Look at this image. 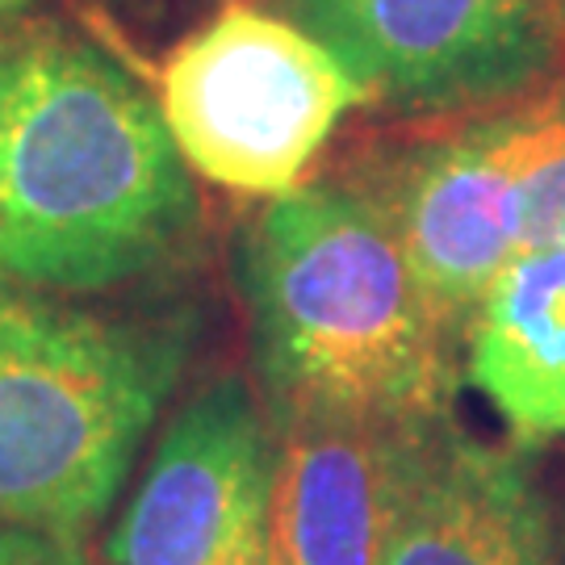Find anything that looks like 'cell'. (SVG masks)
Here are the masks:
<instances>
[{"label": "cell", "mask_w": 565, "mask_h": 565, "mask_svg": "<svg viewBox=\"0 0 565 565\" xmlns=\"http://www.w3.org/2000/svg\"><path fill=\"white\" fill-rule=\"evenodd\" d=\"M562 527L520 448L448 424L390 532L382 565H557Z\"/></svg>", "instance_id": "9"}, {"label": "cell", "mask_w": 565, "mask_h": 565, "mask_svg": "<svg viewBox=\"0 0 565 565\" xmlns=\"http://www.w3.org/2000/svg\"><path fill=\"white\" fill-rule=\"evenodd\" d=\"M9 565H97L84 541H55V536H34Z\"/></svg>", "instance_id": "13"}, {"label": "cell", "mask_w": 565, "mask_h": 565, "mask_svg": "<svg viewBox=\"0 0 565 565\" xmlns=\"http://www.w3.org/2000/svg\"><path fill=\"white\" fill-rule=\"evenodd\" d=\"M452 415H306L273 431L277 565H382L390 532Z\"/></svg>", "instance_id": "7"}, {"label": "cell", "mask_w": 565, "mask_h": 565, "mask_svg": "<svg viewBox=\"0 0 565 565\" xmlns=\"http://www.w3.org/2000/svg\"><path fill=\"white\" fill-rule=\"evenodd\" d=\"M565 243V81L541 93V142L524 177V247Z\"/></svg>", "instance_id": "11"}, {"label": "cell", "mask_w": 565, "mask_h": 565, "mask_svg": "<svg viewBox=\"0 0 565 565\" xmlns=\"http://www.w3.org/2000/svg\"><path fill=\"white\" fill-rule=\"evenodd\" d=\"M557 565H565V536H562V562H557Z\"/></svg>", "instance_id": "16"}, {"label": "cell", "mask_w": 565, "mask_h": 565, "mask_svg": "<svg viewBox=\"0 0 565 565\" xmlns=\"http://www.w3.org/2000/svg\"><path fill=\"white\" fill-rule=\"evenodd\" d=\"M461 343L469 382L515 445L565 440V243L507 264Z\"/></svg>", "instance_id": "10"}, {"label": "cell", "mask_w": 565, "mask_h": 565, "mask_svg": "<svg viewBox=\"0 0 565 565\" xmlns=\"http://www.w3.org/2000/svg\"><path fill=\"white\" fill-rule=\"evenodd\" d=\"M34 541V532H18V527H0V565H9L21 548Z\"/></svg>", "instance_id": "14"}, {"label": "cell", "mask_w": 565, "mask_h": 565, "mask_svg": "<svg viewBox=\"0 0 565 565\" xmlns=\"http://www.w3.org/2000/svg\"><path fill=\"white\" fill-rule=\"evenodd\" d=\"M193 343V315H105L0 277V527L84 541Z\"/></svg>", "instance_id": "3"}, {"label": "cell", "mask_w": 565, "mask_h": 565, "mask_svg": "<svg viewBox=\"0 0 565 565\" xmlns=\"http://www.w3.org/2000/svg\"><path fill=\"white\" fill-rule=\"evenodd\" d=\"M541 142V93L411 139L361 184L382 205L427 302L465 340L469 315L524 252V177Z\"/></svg>", "instance_id": "6"}, {"label": "cell", "mask_w": 565, "mask_h": 565, "mask_svg": "<svg viewBox=\"0 0 565 565\" xmlns=\"http://www.w3.org/2000/svg\"><path fill=\"white\" fill-rule=\"evenodd\" d=\"M156 105L193 177L273 202L369 97L294 18L231 4L163 55Z\"/></svg>", "instance_id": "4"}, {"label": "cell", "mask_w": 565, "mask_h": 565, "mask_svg": "<svg viewBox=\"0 0 565 565\" xmlns=\"http://www.w3.org/2000/svg\"><path fill=\"white\" fill-rule=\"evenodd\" d=\"M268 427L306 415H452L457 335L361 184L273 198L239 243Z\"/></svg>", "instance_id": "2"}, {"label": "cell", "mask_w": 565, "mask_h": 565, "mask_svg": "<svg viewBox=\"0 0 565 565\" xmlns=\"http://www.w3.org/2000/svg\"><path fill=\"white\" fill-rule=\"evenodd\" d=\"M369 105L478 118L565 81V0H285Z\"/></svg>", "instance_id": "5"}, {"label": "cell", "mask_w": 565, "mask_h": 565, "mask_svg": "<svg viewBox=\"0 0 565 565\" xmlns=\"http://www.w3.org/2000/svg\"><path fill=\"white\" fill-rule=\"evenodd\" d=\"M273 482V431L243 377L202 385L142 469L109 532V565H214Z\"/></svg>", "instance_id": "8"}, {"label": "cell", "mask_w": 565, "mask_h": 565, "mask_svg": "<svg viewBox=\"0 0 565 565\" xmlns=\"http://www.w3.org/2000/svg\"><path fill=\"white\" fill-rule=\"evenodd\" d=\"M193 172L135 76L55 18L0 25V277L105 294L181 256Z\"/></svg>", "instance_id": "1"}, {"label": "cell", "mask_w": 565, "mask_h": 565, "mask_svg": "<svg viewBox=\"0 0 565 565\" xmlns=\"http://www.w3.org/2000/svg\"><path fill=\"white\" fill-rule=\"evenodd\" d=\"M30 4H34V0H0V25H4V21H18Z\"/></svg>", "instance_id": "15"}, {"label": "cell", "mask_w": 565, "mask_h": 565, "mask_svg": "<svg viewBox=\"0 0 565 565\" xmlns=\"http://www.w3.org/2000/svg\"><path fill=\"white\" fill-rule=\"evenodd\" d=\"M214 565H277L273 536H268V490L247 507V515L239 520L235 536L226 541L223 557Z\"/></svg>", "instance_id": "12"}]
</instances>
